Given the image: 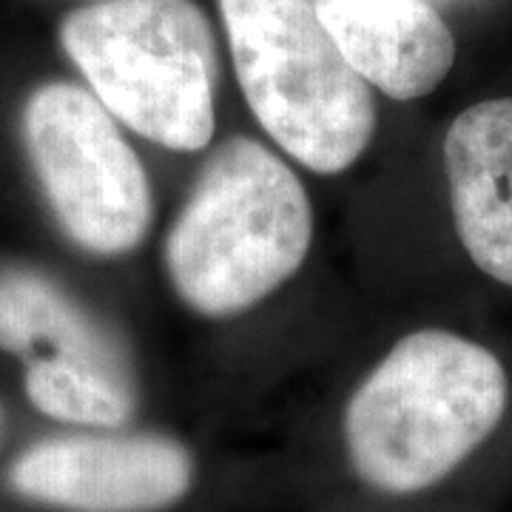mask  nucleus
Segmentation results:
<instances>
[{"label":"nucleus","mask_w":512,"mask_h":512,"mask_svg":"<svg viewBox=\"0 0 512 512\" xmlns=\"http://www.w3.org/2000/svg\"><path fill=\"white\" fill-rule=\"evenodd\" d=\"M507 399V370L493 350L450 330H416L350 396V464L373 490H427L493 436Z\"/></svg>","instance_id":"f257e3e1"},{"label":"nucleus","mask_w":512,"mask_h":512,"mask_svg":"<svg viewBox=\"0 0 512 512\" xmlns=\"http://www.w3.org/2000/svg\"><path fill=\"white\" fill-rule=\"evenodd\" d=\"M313 242L302 180L251 137L225 140L165 239V271L188 311L228 319L291 279Z\"/></svg>","instance_id":"f03ea898"},{"label":"nucleus","mask_w":512,"mask_h":512,"mask_svg":"<svg viewBox=\"0 0 512 512\" xmlns=\"http://www.w3.org/2000/svg\"><path fill=\"white\" fill-rule=\"evenodd\" d=\"M57 37L117 123L171 151L211 143L220 63L194 0H89Z\"/></svg>","instance_id":"7ed1b4c3"},{"label":"nucleus","mask_w":512,"mask_h":512,"mask_svg":"<svg viewBox=\"0 0 512 512\" xmlns=\"http://www.w3.org/2000/svg\"><path fill=\"white\" fill-rule=\"evenodd\" d=\"M239 86L276 146L316 174H342L376 131L370 86L313 0H220Z\"/></svg>","instance_id":"20e7f679"},{"label":"nucleus","mask_w":512,"mask_h":512,"mask_svg":"<svg viewBox=\"0 0 512 512\" xmlns=\"http://www.w3.org/2000/svg\"><path fill=\"white\" fill-rule=\"evenodd\" d=\"M40 194L60 231L97 256L134 251L154 220L151 183L117 120L89 89L52 80L20 111Z\"/></svg>","instance_id":"39448f33"},{"label":"nucleus","mask_w":512,"mask_h":512,"mask_svg":"<svg viewBox=\"0 0 512 512\" xmlns=\"http://www.w3.org/2000/svg\"><path fill=\"white\" fill-rule=\"evenodd\" d=\"M194 478L180 441L160 433H80L26 447L9 467L12 490L74 512H154L177 504Z\"/></svg>","instance_id":"423d86ee"},{"label":"nucleus","mask_w":512,"mask_h":512,"mask_svg":"<svg viewBox=\"0 0 512 512\" xmlns=\"http://www.w3.org/2000/svg\"><path fill=\"white\" fill-rule=\"evenodd\" d=\"M353 72L393 100H419L450 74L456 40L427 0H313Z\"/></svg>","instance_id":"0eeeda50"},{"label":"nucleus","mask_w":512,"mask_h":512,"mask_svg":"<svg viewBox=\"0 0 512 512\" xmlns=\"http://www.w3.org/2000/svg\"><path fill=\"white\" fill-rule=\"evenodd\" d=\"M444 165L464 251L512 288V97L461 111L447 128Z\"/></svg>","instance_id":"6e6552de"},{"label":"nucleus","mask_w":512,"mask_h":512,"mask_svg":"<svg viewBox=\"0 0 512 512\" xmlns=\"http://www.w3.org/2000/svg\"><path fill=\"white\" fill-rule=\"evenodd\" d=\"M0 350L23 365H80L134 376L126 348L92 311L35 268H0Z\"/></svg>","instance_id":"1a4fd4ad"},{"label":"nucleus","mask_w":512,"mask_h":512,"mask_svg":"<svg viewBox=\"0 0 512 512\" xmlns=\"http://www.w3.org/2000/svg\"><path fill=\"white\" fill-rule=\"evenodd\" d=\"M23 390L37 413L80 427H123L137 410V379L100 367L23 365Z\"/></svg>","instance_id":"9d476101"},{"label":"nucleus","mask_w":512,"mask_h":512,"mask_svg":"<svg viewBox=\"0 0 512 512\" xmlns=\"http://www.w3.org/2000/svg\"><path fill=\"white\" fill-rule=\"evenodd\" d=\"M0 433H3V410H0Z\"/></svg>","instance_id":"9b49d317"}]
</instances>
